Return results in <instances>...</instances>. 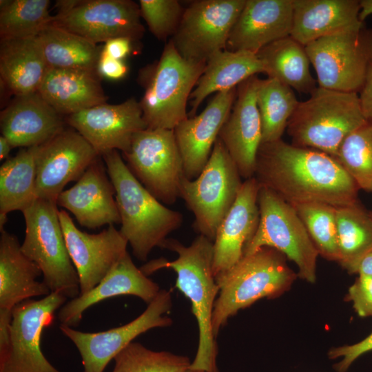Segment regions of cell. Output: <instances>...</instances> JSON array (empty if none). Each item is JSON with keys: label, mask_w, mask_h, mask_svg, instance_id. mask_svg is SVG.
I'll use <instances>...</instances> for the list:
<instances>
[{"label": "cell", "mask_w": 372, "mask_h": 372, "mask_svg": "<svg viewBox=\"0 0 372 372\" xmlns=\"http://www.w3.org/2000/svg\"><path fill=\"white\" fill-rule=\"evenodd\" d=\"M254 178L292 204L322 203L335 207L358 201L360 188L333 157L284 141L261 143Z\"/></svg>", "instance_id": "cell-1"}, {"label": "cell", "mask_w": 372, "mask_h": 372, "mask_svg": "<svg viewBox=\"0 0 372 372\" xmlns=\"http://www.w3.org/2000/svg\"><path fill=\"white\" fill-rule=\"evenodd\" d=\"M161 248L176 252L177 258L155 259L141 269L146 276L164 268L176 273L175 287L191 302L198 326V349L189 369L218 372V347L212 329V313L219 292L213 271V241L198 235L189 246H185L176 239L167 238Z\"/></svg>", "instance_id": "cell-2"}, {"label": "cell", "mask_w": 372, "mask_h": 372, "mask_svg": "<svg viewBox=\"0 0 372 372\" xmlns=\"http://www.w3.org/2000/svg\"><path fill=\"white\" fill-rule=\"evenodd\" d=\"M101 156L115 190L120 231L133 255L146 261L152 250L162 247L167 236L180 227L183 215L155 198L132 174L118 151Z\"/></svg>", "instance_id": "cell-3"}, {"label": "cell", "mask_w": 372, "mask_h": 372, "mask_svg": "<svg viewBox=\"0 0 372 372\" xmlns=\"http://www.w3.org/2000/svg\"><path fill=\"white\" fill-rule=\"evenodd\" d=\"M298 277L279 251L263 247L244 256L234 266L215 277L219 292L212 313L216 338L228 320L262 298H274L287 291Z\"/></svg>", "instance_id": "cell-4"}, {"label": "cell", "mask_w": 372, "mask_h": 372, "mask_svg": "<svg viewBox=\"0 0 372 372\" xmlns=\"http://www.w3.org/2000/svg\"><path fill=\"white\" fill-rule=\"evenodd\" d=\"M367 122L358 93L317 87L299 102L287 125L291 144L335 157L344 140Z\"/></svg>", "instance_id": "cell-5"}, {"label": "cell", "mask_w": 372, "mask_h": 372, "mask_svg": "<svg viewBox=\"0 0 372 372\" xmlns=\"http://www.w3.org/2000/svg\"><path fill=\"white\" fill-rule=\"evenodd\" d=\"M57 206L37 198L22 212L25 231L21 249L40 268L43 282L51 292L73 299L80 294L79 279L67 249Z\"/></svg>", "instance_id": "cell-6"}, {"label": "cell", "mask_w": 372, "mask_h": 372, "mask_svg": "<svg viewBox=\"0 0 372 372\" xmlns=\"http://www.w3.org/2000/svg\"><path fill=\"white\" fill-rule=\"evenodd\" d=\"M206 64L184 59L169 40L139 102L147 128L174 130L189 117L187 103Z\"/></svg>", "instance_id": "cell-7"}, {"label": "cell", "mask_w": 372, "mask_h": 372, "mask_svg": "<svg viewBox=\"0 0 372 372\" xmlns=\"http://www.w3.org/2000/svg\"><path fill=\"white\" fill-rule=\"evenodd\" d=\"M242 183L237 167L218 138L201 173L193 180L184 176L179 189V198L192 211L193 227L199 235L214 241Z\"/></svg>", "instance_id": "cell-8"}, {"label": "cell", "mask_w": 372, "mask_h": 372, "mask_svg": "<svg viewBox=\"0 0 372 372\" xmlns=\"http://www.w3.org/2000/svg\"><path fill=\"white\" fill-rule=\"evenodd\" d=\"M258 204V226L245 247L244 256L263 247L273 248L296 264L298 276L315 282L319 254L294 207L264 187L259 188Z\"/></svg>", "instance_id": "cell-9"}, {"label": "cell", "mask_w": 372, "mask_h": 372, "mask_svg": "<svg viewBox=\"0 0 372 372\" xmlns=\"http://www.w3.org/2000/svg\"><path fill=\"white\" fill-rule=\"evenodd\" d=\"M305 49L318 87L358 94L372 63V29L363 24L342 30L309 43Z\"/></svg>", "instance_id": "cell-10"}, {"label": "cell", "mask_w": 372, "mask_h": 372, "mask_svg": "<svg viewBox=\"0 0 372 372\" xmlns=\"http://www.w3.org/2000/svg\"><path fill=\"white\" fill-rule=\"evenodd\" d=\"M123 157L132 174L155 198L166 205L176 203L185 175L174 130L147 128L136 132Z\"/></svg>", "instance_id": "cell-11"}, {"label": "cell", "mask_w": 372, "mask_h": 372, "mask_svg": "<svg viewBox=\"0 0 372 372\" xmlns=\"http://www.w3.org/2000/svg\"><path fill=\"white\" fill-rule=\"evenodd\" d=\"M50 24L97 44L115 38L141 39L139 5L131 0H62Z\"/></svg>", "instance_id": "cell-12"}, {"label": "cell", "mask_w": 372, "mask_h": 372, "mask_svg": "<svg viewBox=\"0 0 372 372\" xmlns=\"http://www.w3.org/2000/svg\"><path fill=\"white\" fill-rule=\"evenodd\" d=\"M245 3L246 0L192 1L170 40L184 59L207 63L214 54L226 49Z\"/></svg>", "instance_id": "cell-13"}, {"label": "cell", "mask_w": 372, "mask_h": 372, "mask_svg": "<svg viewBox=\"0 0 372 372\" xmlns=\"http://www.w3.org/2000/svg\"><path fill=\"white\" fill-rule=\"evenodd\" d=\"M66 299L51 292L40 300L29 299L14 307L9 345L0 355V372H61L45 357L41 342L43 329L52 324L54 313Z\"/></svg>", "instance_id": "cell-14"}, {"label": "cell", "mask_w": 372, "mask_h": 372, "mask_svg": "<svg viewBox=\"0 0 372 372\" xmlns=\"http://www.w3.org/2000/svg\"><path fill=\"white\" fill-rule=\"evenodd\" d=\"M172 307L170 291L161 289L145 310L132 321L107 331L89 333L77 331L61 324V331L78 349L81 357L83 372H103L110 362L141 334L172 323L166 314Z\"/></svg>", "instance_id": "cell-15"}, {"label": "cell", "mask_w": 372, "mask_h": 372, "mask_svg": "<svg viewBox=\"0 0 372 372\" xmlns=\"http://www.w3.org/2000/svg\"><path fill=\"white\" fill-rule=\"evenodd\" d=\"M100 156L75 130H65L36 149L37 198L56 203L65 185L79 180Z\"/></svg>", "instance_id": "cell-16"}, {"label": "cell", "mask_w": 372, "mask_h": 372, "mask_svg": "<svg viewBox=\"0 0 372 372\" xmlns=\"http://www.w3.org/2000/svg\"><path fill=\"white\" fill-rule=\"evenodd\" d=\"M59 217L78 273L80 294L85 293L97 285L127 252V240L114 225L98 234H89L81 231L66 211L59 210Z\"/></svg>", "instance_id": "cell-17"}, {"label": "cell", "mask_w": 372, "mask_h": 372, "mask_svg": "<svg viewBox=\"0 0 372 372\" xmlns=\"http://www.w3.org/2000/svg\"><path fill=\"white\" fill-rule=\"evenodd\" d=\"M67 123L82 135L101 156L112 150L129 151L134 135L147 128L134 98L111 105L107 103L74 113Z\"/></svg>", "instance_id": "cell-18"}, {"label": "cell", "mask_w": 372, "mask_h": 372, "mask_svg": "<svg viewBox=\"0 0 372 372\" xmlns=\"http://www.w3.org/2000/svg\"><path fill=\"white\" fill-rule=\"evenodd\" d=\"M259 80L254 75L237 86L234 103L218 135L245 180L254 177L257 154L262 143L261 121L256 101Z\"/></svg>", "instance_id": "cell-19"}, {"label": "cell", "mask_w": 372, "mask_h": 372, "mask_svg": "<svg viewBox=\"0 0 372 372\" xmlns=\"http://www.w3.org/2000/svg\"><path fill=\"white\" fill-rule=\"evenodd\" d=\"M236 93L237 87L216 93L202 112L174 129L187 178H196L206 165Z\"/></svg>", "instance_id": "cell-20"}, {"label": "cell", "mask_w": 372, "mask_h": 372, "mask_svg": "<svg viewBox=\"0 0 372 372\" xmlns=\"http://www.w3.org/2000/svg\"><path fill=\"white\" fill-rule=\"evenodd\" d=\"M99 157L56 200L57 205L71 212L81 226L89 229L121 223L115 190Z\"/></svg>", "instance_id": "cell-21"}, {"label": "cell", "mask_w": 372, "mask_h": 372, "mask_svg": "<svg viewBox=\"0 0 372 372\" xmlns=\"http://www.w3.org/2000/svg\"><path fill=\"white\" fill-rule=\"evenodd\" d=\"M293 12V0H246L226 49L257 54L266 45L289 37Z\"/></svg>", "instance_id": "cell-22"}, {"label": "cell", "mask_w": 372, "mask_h": 372, "mask_svg": "<svg viewBox=\"0 0 372 372\" xmlns=\"http://www.w3.org/2000/svg\"><path fill=\"white\" fill-rule=\"evenodd\" d=\"M259 184L254 177L243 180L237 198L218 227L213 241V271L216 277L234 266L255 234L260 220Z\"/></svg>", "instance_id": "cell-23"}, {"label": "cell", "mask_w": 372, "mask_h": 372, "mask_svg": "<svg viewBox=\"0 0 372 372\" xmlns=\"http://www.w3.org/2000/svg\"><path fill=\"white\" fill-rule=\"evenodd\" d=\"M160 290L158 285L134 265L127 252L97 285L64 304L59 309L58 318L61 324L76 327L84 311L101 301L118 296L132 295L148 304Z\"/></svg>", "instance_id": "cell-24"}, {"label": "cell", "mask_w": 372, "mask_h": 372, "mask_svg": "<svg viewBox=\"0 0 372 372\" xmlns=\"http://www.w3.org/2000/svg\"><path fill=\"white\" fill-rule=\"evenodd\" d=\"M64 123L37 92L15 96L0 114L1 135L12 147L40 145L63 131Z\"/></svg>", "instance_id": "cell-25"}, {"label": "cell", "mask_w": 372, "mask_h": 372, "mask_svg": "<svg viewBox=\"0 0 372 372\" xmlns=\"http://www.w3.org/2000/svg\"><path fill=\"white\" fill-rule=\"evenodd\" d=\"M40 268L21 251L14 234L3 230L0 236V321L11 322L12 310L33 297L46 296L51 291L37 278Z\"/></svg>", "instance_id": "cell-26"}, {"label": "cell", "mask_w": 372, "mask_h": 372, "mask_svg": "<svg viewBox=\"0 0 372 372\" xmlns=\"http://www.w3.org/2000/svg\"><path fill=\"white\" fill-rule=\"evenodd\" d=\"M97 71L48 68L37 90L61 116L107 103Z\"/></svg>", "instance_id": "cell-27"}, {"label": "cell", "mask_w": 372, "mask_h": 372, "mask_svg": "<svg viewBox=\"0 0 372 372\" xmlns=\"http://www.w3.org/2000/svg\"><path fill=\"white\" fill-rule=\"evenodd\" d=\"M290 37L306 46L325 36L359 27V0H293Z\"/></svg>", "instance_id": "cell-28"}, {"label": "cell", "mask_w": 372, "mask_h": 372, "mask_svg": "<svg viewBox=\"0 0 372 372\" xmlns=\"http://www.w3.org/2000/svg\"><path fill=\"white\" fill-rule=\"evenodd\" d=\"M47 70L37 36L1 40V81L14 96L37 92Z\"/></svg>", "instance_id": "cell-29"}, {"label": "cell", "mask_w": 372, "mask_h": 372, "mask_svg": "<svg viewBox=\"0 0 372 372\" xmlns=\"http://www.w3.org/2000/svg\"><path fill=\"white\" fill-rule=\"evenodd\" d=\"M260 72H264V68L256 54L227 49L216 52L207 61L205 71L190 95L191 111L188 116H195L200 105L211 94L236 87Z\"/></svg>", "instance_id": "cell-30"}, {"label": "cell", "mask_w": 372, "mask_h": 372, "mask_svg": "<svg viewBox=\"0 0 372 372\" xmlns=\"http://www.w3.org/2000/svg\"><path fill=\"white\" fill-rule=\"evenodd\" d=\"M256 55L268 78L304 94H311L318 87L310 72L305 46L290 36L266 45Z\"/></svg>", "instance_id": "cell-31"}, {"label": "cell", "mask_w": 372, "mask_h": 372, "mask_svg": "<svg viewBox=\"0 0 372 372\" xmlns=\"http://www.w3.org/2000/svg\"><path fill=\"white\" fill-rule=\"evenodd\" d=\"M48 68L97 71L102 48L52 24L37 36Z\"/></svg>", "instance_id": "cell-32"}, {"label": "cell", "mask_w": 372, "mask_h": 372, "mask_svg": "<svg viewBox=\"0 0 372 372\" xmlns=\"http://www.w3.org/2000/svg\"><path fill=\"white\" fill-rule=\"evenodd\" d=\"M37 146L21 148L0 167V215L23 211L37 198L35 154Z\"/></svg>", "instance_id": "cell-33"}, {"label": "cell", "mask_w": 372, "mask_h": 372, "mask_svg": "<svg viewBox=\"0 0 372 372\" xmlns=\"http://www.w3.org/2000/svg\"><path fill=\"white\" fill-rule=\"evenodd\" d=\"M338 262L349 273L372 252V214L359 201L336 207Z\"/></svg>", "instance_id": "cell-34"}, {"label": "cell", "mask_w": 372, "mask_h": 372, "mask_svg": "<svg viewBox=\"0 0 372 372\" xmlns=\"http://www.w3.org/2000/svg\"><path fill=\"white\" fill-rule=\"evenodd\" d=\"M262 126V143L281 139L299 101L292 88L267 78L260 79L256 92Z\"/></svg>", "instance_id": "cell-35"}, {"label": "cell", "mask_w": 372, "mask_h": 372, "mask_svg": "<svg viewBox=\"0 0 372 372\" xmlns=\"http://www.w3.org/2000/svg\"><path fill=\"white\" fill-rule=\"evenodd\" d=\"M49 0H1V40L37 37L49 25Z\"/></svg>", "instance_id": "cell-36"}, {"label": "cell", "mask_w": 372, "mask_h": 372, "mask_svg": "<svg viewBox=\"0 0 372 372\" xmlns=\"http://www.w3.org/2000/svg\"><path fill=\"white\" fill-rule=\"evenodd\" d=\"M360 189L372 192V121L351 132L341 144L335 156Z\"/></svg>", "instance_id": "cell-37"}, {"label": "cell", "mask_w": 372, "mask_h": 372, "mask_svg": "<svg viewBox=\"0 0 372 372\" xmlns=\"http://www.w3.org/2000/svg\"><path fill=\"white\" fill-rule=\"evenodd\" d=\"M304 223L318 254L331 261H338L336 207L322 203L291 205Z\"/></svg>", "instance_id": "cell-38"}, {"label": "cell", "mask_w": 372, "mask_h": 372, "mask_svg": "<svg viewBox=\"0 0 372 372\" xmlns=\"http://www.w3.org/2000/svg\"><path fill=\"white\" fill-rule=\"evenodd\" d=\"M112 372H183L189 369L188 357L156 351L132 342L114 358Z\"/></svg>", "instance_id": "cell-39"}, {"label": "cell", "mask_w": 372, "mask_h": 372, "mask_svg": "<svg viewBox=\"0 0 372 372\" xmlns=\"http://www.w3.org/2000/svg\"><path fill=\"white\" fill-rule=\"evenodd\" d=\"M141 16L155 37L166 41L174 36L185 8L177 0H140Z\"/></svg>", "instance_id": "cell-40"}, {"label": "cell", "mask_w": 372, "mask_h": 372, "mask_svg": "<svg viewBox=\"0 0 372 372\" xmlns=\"http://www.w3.org/2000/svg\"><path fill=\"white\" fill-rule=\"evenodd\" d=\"M346 300L360 317L372 316V276L359 275L349 287Z\"/></svg>", "instance_id": "cell-41"}, {"label": "cell", "mask_w": 372, "mask_h": 372, "mask_svg": "<svg viewBox=\"0 0 372 372\" xmlns=\"http://www.w3.org/2000/svg\"><path fill=\"white\" fill-rule=\"evenodd\" d=\"M372 351V333L364 340L352 345L334 347L328 353L330 359L342 358L334 365L337 372H347L353 362L362 355Z\"/></svg>", "instance_id": "cell-42"}, {"label": "cell", "mask_w": 372, "mask_h": 372, "mask_svg": "<svg viewBox=\"0 0 372 372\" xmlns=\"http://www.w3.org/2000/svg\"><path fill=\"white\" fill-rule=\"evenodd\" d=\"M127 66L122 60L113 59L101 50L97 65L101 77L118 81L123 79L127 73Z\"/></svg>", "instance_id": "cell-43"}, {"label": "cell", "mask_w": 372, "mask_h": 372, "mask_svg": "<svg viewBox=\"0 0 372 372\" xmlns=\"http://www.w3.org/2000/svg\"><path fill=\"white\" fill-rule=\"evenodd\" d=\"M132 42L127 38L112 39L105 43L102 51L113 59L123 61L131 52Z\"/></svg>", "instance_id": "cell-44"}, {"label": "cell", "mask_w": 372, "mask_h": 372, "mask_svg": "<svg viewBox=\"0 0 372 372\" xmlns=\"http://www.w3.org/2000/svg\"><path fill=\"white\" fill-rule=\"evenodd\" d=\"M358 96L364 117L367 121H372V63L369 67L364 83Z\"/></svg>", "instance_id": "cell-45"}, {"label": "cell", "mask_w": 372, "mask_h": 372, "mask_svg": "<svg viewBox=\"0 0 372 372\" xmlns=\"http://www.w3.org/2000/svg\"><path fill=\"white\" fill-rule=\"evenodd\" d=\"M356 273L372 276V252L365 256L360 262Z\"/></svg>", "instance_id": "cell-46"}, {"label": "cell", "mask_w": 372, "mask_h": 372, "mask_svg": "<svg viewBox=\"0 0 372 372\" xmlns=\"http://www.w3.org/2000/svg\"><path fill=\"white\" fill-rule=\"evenodd\" d=\"M372 15V0H360L359 20L364 23L366 19Z\"/></svg>", "instance_id": "cell-47"}, {"label": "cell", "mask_w": 372, "mask_h": 372, "mask_svg": "<svg viewBox=\"0 0 372 372\" xmlns=\"http://www.w3.org/2000/svg\"><path fill=\"white\" fill-rule=\"evenodd\" d=\"M12 146L3 136H0V160L3 161L8 158ZM8 159V158H7Z\"/></svg>", "instance_id": "cell-48"}, {"label": "cell", "mask_w": 372, "mask_h": 372, "mask_svg": "<svg viewBox=\"0 0 372 372\" xmlns=\"http://www.w3.org/2000/svg\"><path fill=\"white\" fill-rule=\"evenodd\" d=\"M183 372H204V371H193V370H191V369H187Z\"/></svg>", "instance_id": "cell-49"}]
</instances>
